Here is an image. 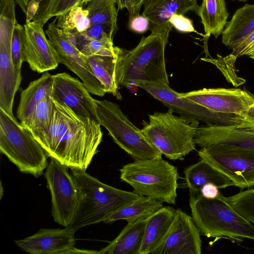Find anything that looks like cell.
<instances>
[{
  "instance_id": "cell-1",
  "label": "cell",
  "mask_w": 254,
  "mask_h": 254,
  "mask_svg": "<svg viewBox=\"0 0 254 254\" xmlns=\"http://www.w3.org/2000/svg\"><path fill=\"white\" fill-rule=\"evenodd\" d=\"M101 125L66 106L54 114L40 145L47 155L70 169L86 171L102 140Z\"/></svg>"
},
{
  "instance_id": "cell-2",
  "label": "cell",
  "mask_w": 254,
  "mask_h": 254,
  "mask_svg": "<svg viewBox=\"0 0 254 254\" xmlns=\"http://www.w3.org/2000/svg\"><path fill=\"white\" fill-rule=\"evenodd\" d=\"M168 38V35L151 32L131 50L116 47L119 85L135 86L138 82L169 85L165 58Z\"/></svg>"
},
{
  "instance_id": "cell-3",
  "label": "cell",
  "mask_w": 254,
  "mask_h": 254,
  "mask_svg": "<svg viewBox=\"0 0 254 254\" xmlns=\"http://www.w3.org/2000/svg\"><path fill=\"white\" fill-rule=\"evenodd\" d=\"M70 170L77 189L78 200L74 217L66 228L77 231L86 226L104 222L111 214L139 196L134 191L106 185L86 171Z\"/></svg>"
},
{
  "instance_id": "cell-4",
  "label": "cell",
  "mask_w": 254,
  "mask_h": 254,
  "mask_svg": "<svg viewBox=\"0 0 254 254\" xmlns=\"http://www.w3.org/2000/svg\"><path fill=\"white\" fill-rule=\"evenodd\" d=\"M221 193L207 199L199 193H190L191 217L200 234L207 237L228 238L238 242L254 241V224L226 201Z\"/></svg>"
},
{
  "instance_id": "cell-5",
  "label": "cell",
  "mask_w": 254,
  "mask_h": 254,
  "mask_svg": "<svg viewBox=\"0 0 254 254\" xmlns=\"http://www.w3.org/2000/svg\"><path fill=\"white\" fill-rule=\"evenodd\" d=\"M171 109L166 112L149 114L141 129L146 138L167 158L183 160L195 149L194 136L199 121L176 116Z\"/></svg>"
},
{
  "instance_id": "cell-6",
  "label": "cell",
  "mask_w": 254,
  "mask_h": 254,
  "mask_svg": "<svg viewBox=\"0 0 254 254\" xmlns=\"http://www.w3.org/2000/svg\"><path fill=\"white\" fill-rule=\"evenodd\" d=\"M121 180L139 196L175 204L177 197L178 168L167 161L151 159L134 161L120 170Z\"/></svg>"
},
{
  "instance_id": "cell-7",
  "label": "cell",
  "mask_w": 254,
  "mask_h": 254,
  "mask_svg": "<svg viewBox=\"0 0 254 254\" xmlns=\"http://www.w3.org/2000/svg\"><path fill=\"white\" fill-rule=\"evenodd\" d=\"M0 151L21 172L36 178L48 165V156L30 131L0 108Z\"/></svg>"
},
{
  "instance_id": "cell-8",
  "label": "cell",
  "mask_w": 254,
  "mask_h": 254,
  "mask_svg": "<svg viewBox=\"0 0 254 254\" xmlns=\"http://www.w3.org/2000/svg\"><path fill=\"white\" fill-rule=\"evenodd\" d=\"M95 103L101 126L134 161L162 158L160 151L149 141L141 130L130 122L118 104L96 99Z\"/></svg>"
},
{
  "instance_id": "cell-9",
  "label": "cell",
  "mask_w": 254,
  "mask_h": 254,
  "mask_svg": "<svg viewBox=\"0 0 254 254\" xmlns=\"http://www.w3.org/2000/svg\"><path fill=\"white\" fill-rule=\"evenodd\" d=\"M200 158L243 190L254 186V149L214 144L197 151Z\"/></svg>"
},
{
  "instance_id": "cell-10",
  "label": "cell",
  "mask_w": 254,
  "mask_h": 254,
  "mask_svg": "<svg viewBox=\"0 0 254 254\" xmlns=\"http://www.w3.org/2000/svg\"><path fill=\"white\" fill-rule=\"evenodd\" d=\"M180 95L237 125L247 110L254 104V95L238 88H203Z\"/></svg>"
},
{
  "instance_id": "cell-11",
  "label": "cell",
  "mask_w": 254,
  "mask_h": 254,
  "mask_svg": "<svg viewBox=\"0 0 254 254\" xmlns=\"http://www.w3.org/2000/svg\"><path fill=\"white\" fill-rule=\"evenodd\" d=\"M67 168L51 158L44 173L51 195L52 216L64 227L73 221L78 200L77 189Z\"/></svg>"
},
{
  "instance_id": "cell-12",
  "label": "cell",
  "mask_w": 254,
  "mask_h": 254,
  "mask_svg": "<svg viewBox=\"0 0 254 254\" xmlns=\"http://www.w3.org/2000/svg\"><path fill=\"white\" fill-rule=\"evenodd\" d=\"M45 33L58 56L60 63L64 64L79 77L91 94L104 96L107 93L104 85L94 74L84 59L83 55L57 26L56 19L48 25Z\"/></svg>"
},
{
  "instance_id": "cell-13",
  "label": "cell",
  "mask_w": 254,
  "mask_h": 254,
  "mask_svg": "<svg viewBox=\"0 0 254 254\" xmlns=\"http://www.w3.org/2000/svg\"><path fill=\"white\" fill-rule=\"evenodd\" d=\"M135 86L140 87L169 109L184 117L195 119L208 125H232L227 120L207 109L182 97L164 83L138 82Z\"/></svg>"
},
{
  "instance_id": "cell-14",
  "label": "cell",
  "mask_w": 254,
  "mask_h": 254,
  "mask_svg": "<svg viewBox=\"0 0 254 254\" xmlns=\"http://www.w3.org/2000/svg\"><path fill=\"white\" fill-rule=\"evenodd\" d=\"M201 243L192 217L178 208L166 235L152 254H201Z\"/></svg>"
},
{
  "instance_id": "cell-15",
  "label": "cell",
  "mask_w": 254,
  "mask_h": 254,
  "mask_svg": "<svg viewBox=\"0 0 254 254\" xmlns=\"http://www.w3.org/2000/svg\"><path fill=\"white\" fill-rule=\"evenodd\" d=\"M51 95L78 115L99 123L94 99L85 84L66 72L53 75ZM100 124V123H99Z\"/></svg>"
},
{
  "instance_id": "cell-16",
  "label": "cell",
  "mask_w": 254,
  "mask_h": 254,
  "mask_svg": "<svg viewBox=\"0 0 254 254\" xmlns=\"http://www.w3.org/2000/svg\"><path fill=\"white\" fill-rule=\"evenodd\" d=\"M43 26L33 20L24 25L25 62L32 70L38 73L54 69L60 63L54 49L46 36Z\"/></svg>"
},
{
  "instance_id": "cell-17",
  "label": "cell",
  "mask_w": 254,
  "mask_h": 254,
  "mask_svg": "<svg viewBox=\"0 0 254 254\" xmlns=\"http://www.w3.org/2000/svg\"><path fill=\"white\" fill-rule=\"evenodd\" d=\"M72 228L41 229L35 234L15 241L21 250L33 254H67L76 244Z\"/></svg>"
},
{
  "instance_id": "cell-18",
  "label": "cell",
  "mask_w": 254,
  "mask_h": 254,
  "mask_svg": "<svg viewBox=\"0 0 254 254\" xmlns=\"http://www.w3.org/2000/svg\"><path fill=\"white\" fill-rule=\"evenodd\" d=\"M142 15L150 22L151 32H160L169 35L173 28L170 22L176 14L184 15L189 11L197 12V0H144Z\"/></svg>"
},
{
  "instance_id": "cell-19",
  "label": "cell",
  "mask_w": 254,
  "mask_h": 254,
  "mask_svg": "<svg viewBox=\"0 0 254 254\" xmlns=\"http://www.w3.org/2000/svg\"><path fill=\"white\" fill-rule=\"evenodd\" d=\"M194 142L200 147L224 144L254 149V131L239 128L236 125L206 124L197 128Z\"/></svg>"
},
{
  "instance_id": "cell-20",
  "label": "cell",
  "mask_w": 254,
  "mask_h": 254,
  "mask_svg": "<svg viewBox=\"0 0 254 254\" xmlns=\"http://www.w3.org/2000/svg\"><path fill=\"white\" fill-rule=\"evenodd\" d=\"M12 38H0V108L12 117L14 96L19 89L21 70L14 66L11 56Z\"/></svg>"
},
{
  "instance_id": "cell-21",
  "label": "cell",
  "mask_w": 254,
  "mask_h": 254,
  "mask_svg": "<svg viewBox=\"0 0 254 254\" xmlns=\"http://www.w3.org/2000/svg\"><path fill=\"white\" fill-rule=\"evenodd\" d=\"M176 210L162 206L146 219L143 240L138 254H152L161 243L174 220Z\"/></svg>"
},
{
  "instance_id": "cell-22",
  "label": "cell",
  "mask_w": 254,
  "mask_h": 254,
  "mask_svg": "<svg viewBox=\"0 0 254 254\" xmlns=\"http://www.w3.org/2000/svg\"><path fill=\"white\" fill-rule=\"evenodd\" d=\"M184 173L190 193H200L201 188L207 183H212L219 189L234 186L230 179L202 159L186 168Z\"/></svg>"
},
{
  "instance_id": "cell-23",
  "label": "cell",
  "mask_w": 254,
  "mask_h": 254,
  "mask_svg": "<svg viewBox=\"0 0 254 254\" xmlns=\"http://www.w3.org/2000/svg\"><path fill=\"white\" fill-rule=\"evenodd\" d=\"M146 219L127 222L119 235L105 248L100 254H138Z\"/></svg>"
},
{
  "instance_id": "cell-24",
  "label": "cell",
  "mask_w": 254,
  "mask_h": 254,
  "mask_svg": "<svg viewBox=\"0 0 254 254\" xmlns=\"http://www.w3.org/2000/svg\"><path fill=\"white\" fill-rule=\"evenodd\" d=\"M196 13L204 27L205 42L211 34L217 38L222 34L229 15L225 0H202Z\"/></svg>"
},
{
  "instance_id": "cell-25",
  "label": "cell",
  "mask_w": 254,
  "mask_h": 254,
  "mask_svg": "<svg viewBox=\"0 0 254 254\" xmlns=\"http://www.w3.org/2000/svg\"><path fill=\"white\" fill-rule=\"evenodd\" d=\"M53 82V75L44 72L22 90L16 112V116L20 122L30 115L36 105L46 95L52 94Z\"/></svg>"
},
{
  "instance_id": "cell-26",
  "label": "cell",
  "mask_w": 254,
  "mask_h": 254,
  "mask_svg": "<svg viewBox=\"0 0 254 254\" xmlns=\"http://www.w3.org/2000/svg\"><path fill=\"white\" fill-rule=\"evenodd\" d=\"M83 58L89 65L92 71L104 85L107 93H109L121 100L119 85L117 81V55H93Z\"/></svg>"
},
{
  "instance_id": "cell-27",
  "label": "cell",
  "mask_w": 254,
  "mask_h": 254,
  "mask_svg": "<svg viewBox=\"0 0 254 254\" xmlns=\"http://www.w3.org/2000/svg\"><path fill=\"white\" fill-rule=\"evenodd\" d=\"M254 31V4L238 8L222 33V42L231 47Z\"/></svg>"
},
{
  "instance_id": "cell-28",
  "label": "cell",
  "mask_w": 254,
  "mask_h": 254,
  "mask_svg": "<svg viewBox=\"0 0 254 254\" xmlns=\"http://www.w3.org/2000/svg\"><path fill=\"white\" fill-rule=\"evenodd\" d=\"M163 206V202L154 198L139 196L131 202L121 207L109 215L105 223L125 220L127 222L146 219Z\"/></svg>"
},
{
  "instance_id": "cell-29",
  "label": "cell",
  "mask_w": 254,
  "mask_h": 254,
  "mask_svg": "<svg viewBox=\"0 0 254 254\" xmlns=\"http://www.w3.org/2000/svg\"><path fill=\"white\" fill-rule=\"evenodd\" d=\"M51 95H46L36 105L30 115L20 122L37 141L47 134L51 125L54 106Z\"/></svg>"
},
{
  "instance_id": "cell-30",
  "label": "cell",
  "mask_w": 254,
  "mask_h": 254,
  "mask_svg": "<svg viewBox=\"0 0 254 254\" xmlns=\"http://www.w3.org/2000/svg\"><path fill=\"white\" fill-rule=\"evenodd\" d=\"M56 19L57 26L65 32L82 33L91 26L88 11L82 5L71 8Z\"/></svg>"
},
{
  "instance_id": "cell-31",
  "label": "cell",
  "mask_w": 254,
  "mask_h": 254,
  "mask_svg": "<svg viewBox=\"0 0 254 254\" xmlns=\"http://www.w3.org/2000/svg\"><path fill=\"white\" fill-rule=\"evenodd\" d=\"M83 0H42L33 21L43 26L52 17L65 13L71 8L83 5Z\"/></svg>"
},
{
  "instance_id": "cell-32",
  "label": "cell",
  "mask_w": 254,
  "mask_h": 254,
  "mask_svg": "<svg viewBox=\"0 0 254 254\" xmlns=\"http://www.w3.org/2000/svg\"><path fill=\"white\" fill-rule=\"evenodd\" d=\"M116 0H91L86 7L91 24L117 25L118 9Z\"/></svg>"
},
{
  "instance_id": "cell-33",
  "label": "cell",
  "mask_w": 254,
  "mask_h": 254,
  "mask_svg": "<svg viewBox=\"0 0 254 254\" xmlns=\"http://www.w3.org/2000/svg\"><path fill=\"white\" fill-rule=\"evenodd\" d=\"M117 27V25L112 24H99L91 25L82 33L63 32L74 45L76 42L83 40L113 39Z\"/></svg>"
},
{
  "instance_id": "cell-34",
  "label": "cell",
  "mask_w": 254,
  "mask_h": 254,
  "mask_svg": "<svg viewBox=\"0 0 254 254\" xmlns=\"http://www.w3.org/2000/svg\"><path fill=\"white\" fill-rule=\"evenodd\" d=\"M224 198L239 213L254 224V189L241 191Z\"/></svg>"
},
{
  "instance_id": "cell-35",
  "label": "cell",
  "mask_w": 254,
  "mask_h": 254,
  "mask_svg": "<svg viewBox=\"0 0 254 254\" xmlns=\"http://www.w3.org/2000/svg\"><path fill=\"white\" fill-rule=\"evenodd\" d=\"M24 27L18 23L14 26L11 47V52L14 67L21 70L22 64L25 62L24 56Z\"/></svg>"
},
{
  "instance_id": "cell-36",
  "label": "cell",
  "mask_w": 254,
  "mask_h": 254,
  "mask_svg": "<svg viewBox=\"0 0 254 254\" xmlns=\"http://www.w3.org/2000/svg\"><path fill=\"white\" fill-rule=\"evenodd\" d=\"M235 57L254 55V31L230 47Z\"/></svg>"
},
{
  "instance_id": "cell-37",
  "label": "cell",
  "mask_w": 254,
  "mask_h": 254,
  "mask_svg": "<svg viewBox=\"0 0 254 254\" xmlns=\"http://www.w3.org/2000/svg\"><path fill=\"white\" fill-rule=\"evenodd\" d=\"M170 22L173 27L181 32H195L199 34L194 29L192 21L185 17L184 15H173L170 19Z\"/></svg>"
},
{
  "instance_id": "cell-38",
  "label": "cell",
  "mask_w": 254,
  "mask_h": 254,
  "mask_svg": "<svg viewBox=\"0 0 254 254\" xmlns=\"http://www.w3.org/2000/svg\"><path fill=\"white\" fill-rule=\"evenodd\" d=\"M42 0H14L26 16V23L30 22L36 14Z\"/></svg>"
},
{
  "instance_id": "cell-39",
  "label": "cell",
  "mask_w": 254,
  "mask_h": 254,
  "mask_svg": "<svg viewBox=\"0 0 254 254\" xmlns=\"http://www.w3.org/2000/svg\"><path fill=\"white\" fill-rule=\"evenodd\" d=\"M129 28L137 33H144L149 29L150 22L143 15H138L129 19Z\"/></svg>"
},
{
  "instance_id": "cell-40",
  "label": "cell",
  "mask_w": 254,
  "mask_h": 254,
  "mask_svg": "<svg viewBox=\"0 0 254 254\" xmlns=\"http://www.w3.org/2000/svg\"><path fill=\"white\" fill-rule=\"evenodd\" d=\"M236 126L239 128L254 131V104L247 110L241 117L240 122Z\"/></svg>"
},
{
  "instance_id": "cell-41",
  "label": "cell",
  "mask_w": 254,
  "mask_h": 254,
  "mask_svg": "<svg viewBox=\"0 0 254 254\" xmlns=\"http://www.w3.org/2000/svg\"><path fill=\"white\" fill-rule=\"evenodd\" d=\"M200 194L207 199H214L221 194L219 188L212 183L205 184L201 189Z\"/></svg>"
},
{
  "instance_id": "cell-42",
  "label": "cell",
  "mask_w": 254,
  "mask_h": 254,
  "mask_svg": "<svg viewBox=\"0 0 254 254\" xmlns=\"http://www.w3.org/2000/svg\"><path fill=\"white\" fill-rule=\"evenodd\" d=\"M144 0H129V5L127 9L129 19L139 15V12Z\"/></svg>"
},
{
  "instance_id": "cell-43",
  "label": "cell",
  "mask_w": 254,
  "mask_h": 254,
  "mask_svg": "<svg viewBox=\"0 0 254 254\" xmlns=\"http://www.w3.org/2000/svg\"><path fill=\"white\" fill-rule=\"evenodd\" d=\"M98 254V251L93 250H87L79 249L74 247L70 249L67 253V254Z\"/></svg>"
},
{
  "instance_id": "cell-44",
  "label": "cell",
  "mask_w": 254,
  "mask_h": 254,
  "mask_svg": "<svg viewBox=\"0 0 254 254\" xmlns=\"http://www.w3.org/2000/svg\"><path fill=\"white\" fill-rule=\"evenodd\" d=\"M118 6V10H122L126 8L127 9L129 8V0H116Z\"/></svg>"
},
{
  "instance_id": "cell-45",
  "label": "cell",
  "mask_w": 254,
  "mask_h": 254,
  "mask_svg": "<svg viewBox=\"0 0 254 254\" xmlns=\"http://www.w3.org/2000/svg\"><path fill=\"white\" fill-rule=\"evenodd\" d=\"M91 0H82V3L83 4L86 3H88L90 2Z\"/></svg>"
},
{
  "instance_id": "cell-46",
  "label": "cell",
  "mask_w": 254,
  "mask_h": 254,
  "mask_svg": "<svg viewBox=\"0 0 254 254\" xmlns=\"http://www.w3.org/2000/svg\"><path fill=\"white\" fill-rule=\"evenodd\" d=\"M238 0L240 1H246L247 0Z\"/></svg>"
},
{
  "instance_id": "cell-47",
  "label": "cell",
  "mask_w": 254,
  "mask_h": 254,
  "mask_svg": "<svg viewBox=\"0 0 254 254\" xmlns=\"http://www.w3.org/2000/svg\"><path fill=\"white\" fill-rule=\"evenodd\" d=\"M251 58L253 59L254 60V55L249 56Z\"/></svg>"
}]
</instances>
